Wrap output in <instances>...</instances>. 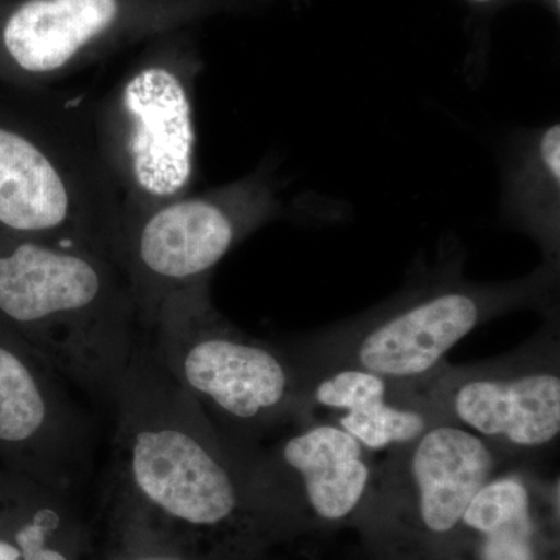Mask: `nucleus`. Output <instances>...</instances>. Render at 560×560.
I'll use <instances>...</instances> for the list:
<instances>
[{
	"mask_svg": "<svg viewBox=\"0 0 560 560\" xmlns=\"http://www.w3.org/2000/svg\"><path fill=\"white\" fill-rule=\"evenodd\" d=\"M109 504L205 560H261L270 530L234 452L143 340L109 405Z\"/></svg>",
	"mask_w": 560,
	"mask_h": 560,
	"instance_id": "obj_1",
	"label": "nucleus"
},
{
	"mask_svg": "<svg viewBox=\"0 0 560 560\" xmlns=\"http://www.w3.org/2000/svg\"><path fill=\"white\" fill-rule=\"evenodd\" d=\"M0 316L62 378L110 405L145 338L105 254L18 238L0 250Z\"/></svg>",
	"mask_w": 560,
	"mask_h": 560,
	"instance_id": "obj_2",
	"label": "nucleus"
},
{
	"mask_svg": "<svg viewBox=\"0 0 560 560\" xmlns=\"http://www.w3.org/2000/svg\"><path fill=\"white\" fill-rule=\"evenodd\" d=\"M558 280L559 265L547 261L525 278L497 283L470 282L459 271L441 270L371 311L283 348L293 357L302 385L340 368L393 382H420L482 324L521 308L555 313Z\"/></svg>",
	"mask_w": 560,
	"mask_h": 560,
	"instance_id": "obj_3",
	"label": "nucleus"
},
{
	"mask_svg": "<svg viewBox=\"0 0 560 560\" xmlns=\"http://www.w3.org/2000/svg\"><path fill=\"white\" fill-rule=\"evenodd\" d=\"M210 280L173 293L147 345L232 448L313 422L300 370L283 346L250 337L210 300Z\"/></svg>",
	"mask_w": 560,
	"mask_h": 560,
	"instance_id": "obj_4",
	"label": "nucleus"
},
{
	"mask_svg": "<svg viewBox=\"0 0 560 560\" xmlns=\"http://www.w3.org/2000/svg\"><path fill=\"white\" fill-rule=\"evenodd\" d=\"M506 463L452 422L389 448L355 526L377 560L464 559L460 522L475 493Z\"/></svg>",
	"mask_w": 560,
	"mask_h": 560,
	"instance_id": "obj_5",
	"label": "nucleus"
},
{
	"mask_svg": "<svg viewBox=\"0 0 560 560\" xmlns=\"http://www.w3.org/2000/svg\"><path fill=\"white\" fill-rule=\"evenodd\" d=\"M280 202L270 173L187 194L121 221L113 246L142 330L173 293L210 280L235 246L276 219Z\"/></svg>",
	"mask_w": 560,
	"mask_h": 560,
	"instance_id": "obj_6",
	"label": "nucleus"
},
{
	"mask_svg": "<svg viewBox=\"0 0 560 560\" xmlns=\"http://www.w3.org/2000/svg\"><path fill=\"white\" fill-rule=\"evenodd\" d=\"M191 65L156 60L132 69L102 103L97 156L120 221L190 194L197 175Z\"/></svg>",
	"mask_w": 560,
	"mask_h": 560,
	"instance_id": "obj_7",
	"label": "nucleus"
},
{
	"mask_svg": "<svg viewBox=\"0 0 560 560\" xmlns=\"http://www.w3.org/2000/svg\"><path fill=\"white\" fill-rule=\"evenodd\" d=\"M445 422L489 442L501 458H541L560 434V342L555 315L522 348L482 363L447 361L423 381L404 383Z\"/></svg>",
	"mask_w": 560,
	"mask_h": 560,
	"instance_id": "obj_8",
	"label": "nucleus"
},
{
	"mask_svg": "<svg viewBox=\"0 0 560 560\" xmlns=\"http://www.w3.org/2000/svg\"><path fill=\"white\" fill-rule=\"evenodd\" d=\"M231 451L276 544L355 526L377 466L348 431L323 420L283 431L270 445Z\"/></svg>",
	"mask_w": 560,
	"mask_h": 560,
	"instance_id": "obj_9",
	"label": "nucleus"
},
{
	"mask_svg": "<svg viewBox=\"0 0 560 560\" xmlns=\"http://www.w3.org/2000/svg\"><path fill=\"white\" fill-rule=\"evenodd\" d=\"M120 205L98 156L0 127V224L20 238L80 246L110 259ZM113 260V259H110Z\"/></svg>",
	"mask_w": 560,
	"mask_h": 560,
	"instance_id": "obj_10",
	"label": "nucleus"
},
{
	"mask_svg": "<svg viewBox=\"0 0 560 560\" xmlns=\"http://www.w3.org/2000/svg\"><path fill=\"white\" fill-rule=\"evenodd\" d=\"M0 445L22 453L28 477L73 492L90 463L91 433L60 385L32 350L0 342Z\"/></svg>",
	"mask_w": 560,
	"mask_h": 560,
	"instance_id": "obj_11",
	"label": "nucleus"
},
{
	"mask_svg": "<svg viewBox=\"0 0 560 560\" xmlns=\"http://www.w3.org/2000/svg\"><path fill=\"white\" fill-rule=\"evenodd\" d=\"M131 10L125 0H25L3 24V50L24 75L54 79L119 31Z\"/></svg>",
	"mask_w": 560,
	"mask_h": 560,
	"instance_id": "obj_12",
	"label": "nucleus"
},
{
	"mask_svg": "<svg viewBox=\"0 0 560 560\" xmlns=\"http://www.w3.org/2000/svg\"><path fill=\"white\" fill-rule=\"evenodd\" d=\"M0 515V560H88L94 530L72 492L28 477Z\"/></svg>",
	"mask_w": 560,
	"mask_h": 560,
	"instance_id": "obj_13",
	"label": "nucleus"
},
{
	"mask_svg": "<svg viewBox=\"0 0 560 560\" xmlns=\"http://www.w3.org/2000/svg\"><path fill=\"white\" fill-rule=\"evenodd\" d=\"M504 213L559 265L560 127L551 124L523 136L510 154L504 175Z\"/></svg>",
	"mask_w": 560,
	"mask_h": 560,
	"instance_id": "obj_14",
	"label": "nucleus"
},
{
	"mask_svg": "<svg viewBox=\"0 0 560 560\" xmlns=\"http://www.w3.org/2000/svg\"><path fill=\"white\" fill-rule=\"evenodd\" d=\"M558 481H541L529 466L495 474L475 493L460 522L464 558L474 541L512 533V530H541L544 511L559 514Z\"/></svg>",
	"mask_w": 560,
	"mask_h": 560,
	"instance_id": "obj_15",
	"label": "nucleus"
},
{
	"mask_svg": "<svg viewBox=\"0 0 560 560\" xmlns=\"http://www.w3.org/2000/svg\"><path fill=\"white\" fill-rule=\"evenodd\" d=\"M438 422L445 420L399 382H394L388 400L370 410L348 412L334 420L371 453L388 452L389 448L418 440L423 431Z\"/></svg>",
	"mask_w": 560,
	"mask_h": 560,
	"instance_id": "obj_16",
	"label": "nucleus"
},
{
	"mask_svg": "<svg viewBox=\"0 0 560 560\" xmlns=\"http://www.w3.org/2000/svg\"><path fill=\"white\" fill-rule=\"evenodd\" d=\"M393 381L374 372L340 368L316 375L305 383V396L313 419L318 411H330L341 416L348 412L370 410L375 405L388 400L393 393Z\"/></svg>",
	"mask_w": 560,
	"mask_h": 560,
	"instance_id": "obj_17",
	"label": "nucleus"
},
{
	"mask_svg": "<svg viewBox=\"0 0 560 560\" xmlns=\"http://www.w3.org/2000/svg\"><path fill=\"white\" fill-rule=\"evenodd\" d=\"M88 560H205L108 503L102 540L94 534Z\"/></svg>",
	"mask_w": 560,
	"mask_h": 560,
	"instance_id": "obj_18",
	"label": "nucleus"
},
{
	"mask_svg": "<svg viewBox=\"0 0 560 560\" xmlns=\"http://www.w3.org/2000/svg\"><path fill=\"white\" fill-rule=\"evenodd\" d=\"M471 2L488 3V2H492V0H471Z\"/></svg>",
	"mask_w": 560,
	"mask_h": 560,
	"instance_id": "obj_19",
	"label": "nucleus"
},
{
	"mask_svg": "<svg viewBox=\"0 0 560 560\" xmlns=\"http://www.w3.org/2000/svg\"><path fill=\"white\" fill-rule=\"evenodd\" d=\"M556 2H558V3H559V2H560V0H556Z\"/></svg>",
	"mask_w": 560,
	"mask_h": 560,
	"instance_id": "obj_20",
	"label": "nucleus"
},
{
	"mask_svg": "<svg viewBox=\"0 0 560 560\" xmlns=\"http://www.w3.org/2000/svg\"><path fill=\"white\" fill-rule=\"evenodd\" d=\"M460 560H467V559H460Z\"/></svg>",
	"mask_w": 560,
	"mask_h": 560,
	"instance_id": "obj_21",
	"label": "nucleus"
},
{
	"mask_svg": "<svg viewBox=\"0 0 560 560\" xmlns=\"http://www.w3.org/2000/svg\"><path fill=\"white\" fill-rule=\"evenodd\" d=\"M261 560H264V559H261Z\"/></svg>",
	"mask_w": 560,
	"mask_h": 560,
	"instance_id": "obj_22",
	"label": "nucleus"
}]
</instances>
